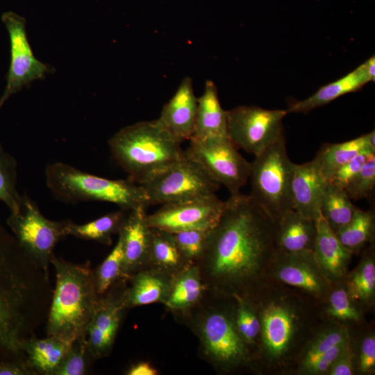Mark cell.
Wrapping results in <instances>:
<instances>
[{"label": "cell", "instance_id": "obj_14", "mask_svg": "<svg viewBox=\"0 0 375 375\" xmlns=\"http://www.w3.org/2000/svg\"><path fill=\"white\" fill-rule=\"evenodd\" d=\"M225 201L215 194L161 205L155 212L147 215L149 227L177 233L188 230L208 231L217 222Z\"/></svg>", "mask_w": 375, "mask_h": 375}, {"label": "cell", "instance_id": "obj_44", "mask_svg": "<svg viewBox=\"0 0 375 375\" xmlns=\"http://www.w3.org/2000/svg\"><path fill=\"white\" fill-rule=\"evenodd\" d=\"M34 368L25 356L1 360L0 375H35Z\"/></svg>", "mask_w": 375, "mask_h": 375}, {"label": "cell", "instance_id": "obj_38", "mask_svg": "<svg viewBox=\"0 0 375 375\" xmlns=\"http://www.w3.org/2000/svg\"><path fill=\"white\" fill-rule=\"evenodd\" d=\"M233 297L235 318L238 331L256 356L260 330L257 312L249 299L239 297Z\"/></svg>", "mask_w": 375, "mask_h": 375}, {"label": "cell", "instance_id": "obj_42", "mask_svg": "<svg viewBox=\"0 0 375 375\" xmlns=\"http://www.w3.org/2000/svg\"><path fill=\"white\" fill-rule=\"evenodd\" d=\"M375 154L369 151L362 152L337 169L327 181L328 183L344 189L348 183L360 172L368 158Z\"/></svg>", "mask_w": 375, "mask_h": 375}, {"label": "cell", "instance_id": "obj_18", "mask_svg": "<svg viewBox=\"0 0 375 375\" xmlns=\"http://www.w3.org/2000/svg\"><path fill=\"white\" fill-rule=\"evenodd\" d=\"M145 209L140 206L128 210L118 233L123 239V274L127 280L147 266L150 227Z\"/></svg>", "mask_w": 375, "mask_h": 375}, {"label": "cell", "instance_id": "obj_43", "mask_svg": "<svg viewBox=\"0 0 375 375\" xmlns=\"http://www.w3.org/2000/svg\"><path fill=\"white\" fill-rule=\"evenodd\" d=\"M349 340L341 342L323 353L308 366L301 375H327L333 362L347 346Z\"/></svg>", "mask_w": 375, "mask_h": 375}, {"label": "cell", "instance_id": "obj_26", "mask_svg": "<svg viewBox=\"0 0 375 375\" xmlns=\"http://www.w3.org/2000/svg\"><path fill=\"white\" fill-rule=\"evenodd\" d=\"M375 132L340 143L324 144L313 159L328 181L334 172L358 154L369 151L375 153Z\"/></svg>", "mask_w": 375, "mask_h": 375}, {"label": "cell", "instance_id": "obj_4", "mask_svg": "<svg viewBox=\"0 0 375 375\" xmlns=\"http://www.w3.org/2000/svg\"><path fill=\"white\" fill-rule=\"evenodd\" d=\"M197 338L199 355L219 374H260L256 356L239 333L233 297L206 290L188 310L172 313Z\"/></svg>", "mask_w": 375, "mask_h": 375}, {"label": "cell", "instance_id": "obj_34", "mask_svg": "<svg viewBox=\"0 0 375 375\" xmlns=\"http://www.w3.org/2000/svg\"><path fill=\"white\" fill-rule=\"evenodd\" d=\"M354 374H375V331L367 322L348 328Z\"/></svg>", "mask_w": 375, "mask_h": 375}, {"label": "cell", "instance_id": "obj_19", "mask_svg": "<svg viewBox=\"0 0 375 375\" xmlns=\"http://www.w3.org/2000/svg\"><path fill=\"white\" fill-rule=\"evenodd\" d=\"M326 184V179L314 160L294 164L292 182L294 210L317 221L321 217L320 206Z\"/></svg>", "mask_w": 375, "mask_h": 375}, {"label": "cell", "instance_id": "obj_46", "mask_svg": "<svg viewBox=\"0 0 375 375\" xmlns=\"http://www.w3.org/2000/svg\"><path fill=\"white\" fill-rule=\"evenodd\" d=\"M158 370L148 362H139L128 368L127 375H156Z\"/></svg>", "mask_w": 375, "mask_h": 375}, {"label": "cell", "instance_id": "obj_28", "mask_svg": "<svg viewBox=\"0 0 375 375\" xmlns=\"http://www.w3.org/2000/svg\"><path fill=\"white\" fill-rule=\"evenodd\" d=\"M189 265L182 256L173 233L150 227L147 267L174 276Z\"/></svg>", "mask_w": 375, "mask_h": 375}, {"label": "cell", "instance_id": "obj_8", "mask_svg": "<svg viewBox=\"0 0 375 375\" xmlns=\"http://www.w3.org/2000/svg\"><path fill=\"white\" fill-rule=\"evenodd\" d=\"M293 163L285 137L267 147L251 162V197L276 222L294 210L292 182Z\"/></svg>", "mask_w": 375, "mask_h": 375}, {"label": "cell", "instance_id": "obj_6", "mask_svg": "<svg viewBox=\"0 0 375 375\" xmlns=\"http://www.w3.org/2000/svg\"><path fill=\"white\" fill-rule=\"evenodd\" d=\"M181 144L157 119L126 126L108 141L113 158L137 184L181 159Z\"/></svg>", "mask_w": 375, "mask_h": 375}, {"label": "cell", "instance_id": "obj_39", "mask_svg": "<svg viewBox=\"0 0 375 375\" xmlns=\"http://www.w3.org/2000/svg\"><path fill=\"white\" fill-rule=\"evenodd\" d=\"M86 334L76 337L71 343L53 375H83L87 373L90 360Z\"/></svg>", "mask_w": 375, "mask_h": 375}, {"label": "cell", "instance_id": "obj_15", "mask_svg": "<svg viewBox=\"0 0 375 375\" xmlns=\"http://www.w3.org/2000/svg\"><path fill=\"white\" fill-rule=\"evenodd\" d=\"M126 279H122L107 292L99 295L92 321L85 334L88 347L93 360L110 355L126 310Z\"/></svg>", "mask_w": 375, "mask_h": 375}, {"label": "cell", "instance_id": "obj_5", "mask_svg": "<svg viewBox=\"0 0 375 375\" xmlns=\"http://www.w3.org/2000/svg\"><path fill=\"white\" fill-rule=\"evenodd\" d=\"M56 281L47 317V334L67 342L85 333L98 302L90 261L68 262L54 253L51 258Z\"/></svg>", "mask_w": 375, "mask_h": 375}, {"label": "cell", "instance_id": "obj_17", "mask_svg": "<svg viewBox=\"0 0 375 375\" xmlns=\"http://www.w3.org/2000/svg\"><path fill=\"white\" fill-rule=\"evenodd\" d=\"M197 98L192 80L185 76L169 101L164 105L159 123L180 143L190 140L194 134Z\"/></svg>", "mask_w": 375, "mask_h": 375}, {"label": "cell", "instance_id": "obj_36", "mask_svg": "<svg viewBox=\"0 0 375 375\" xmlns=\"http://www.w3.org/2000/svg\"><path fill=\"white\" fill-rule=\"evenodd\" d=\"M118 235L117 242L112 251L93 270L95 288L99 295L104 294L120 280L126 279L123 274V239L120 234Z\"/></svg>", "mask_w": 375, "mask_h": 375}, {"label": "cell", "instance_id": "obj_33", "mask_svg": "<svg viewBox=\"0 0 375 375\" xmlns=\"http://www.w3.org/2000/svg\"><path fill=\"white\" fill-rule=\"evenodd\" d=\"M128 211L120 208L84 224H76L69 220L65 228L66 234L111 245L112 236L119 233Z\"/></svg>", "mask_w": 375, "mask_h": 375}, {"label": "cell", "instance_id": "obj_37", "mask_svg": "<svg viewBox=\"0 0 375 375\" xmlns=\"http://www.w3.org/2000/svg\"><path fill=\"white\" fill-rule=\"evenodd\" d=\"M17 161L0 144V201L8 206L10 212L19 210L22 199L17 190Z\"/></svg>", "mask_w": 375, "mask_h": 375}, {"label": "cell", "instance_id": "obj_20", "mask_svg": "<svg viewBox=\"0 0 375 375\" xmlns=\"http://www.w3.org/2000/svg\"><path fill=\"white\" fill-rule=\"evenodd\" d=\"M317 233L314 248L315 258L327 278L333 283L344 281L352 253L338 238L321 216L317 221Z\"/></svg>", "mask_w": 375, "mask_h": 375}, {"label": "cell", "instance_id": "obj_13", "mask_svg": "<svg viewBox=\"0 0 375 375\" xmlns=\"http://www.w3.org/2000/svg\"><path fill=\"white\" fill-rule=\"evenodd\" d=\"M1 20L9 35L10 60L7 83L0 98V109L12 94L34 81L44 78L53 69L35 57L28 40L24 17L8 11L2 15Z\"/></svg>", "mask_w": 375, "mask_h": 375}, {"label": "cell", "instance_id": "obj_7", "mask_svg": "<svg viewBox=\"0 0 375 375\" xmlns=\"http://www.w3.org/2000/svg\"><path fill=\"white\" fill-rule=\"evenodd\" d=\"M45 178L53 195L65 202L105 201L125 210L149 206L143 188L130 179H108L58 162L47 167Z\"/></svg>", "mask_w": 375, "mask_h": 375}, {"label": "cell", "instance_id": "obj_41", "mask_svg": "<svg viewBox=\"0 0 375 375\" xmlns=\"http://www.w3.org/2000/svg\"><path fill=\"white\" fill-rule=\"evenodd\" d=\"M208 231L188 230L173 233L178 247L188 264H197L206 243Z\"/></svg>", "mask_w": 375, "mask_h": 375}, {"label": "cell", "instance_id": "obj_3", "mask_svg": "<svg viewBox=\"0 0 375 375\" xmlns=\"http://www.w3.org/2000/svg\"><path fill=\"white\" fill-rule=\"evenodd\" d=\"M248 299L260 326L256 350L260 375H292L305 344L324 320L319 303L272 279Z\"/></svg>", "mask_w": 375, "mask_h": 375}, {"label": "cell", "instance_id": "obj_24", "mask_svg": "<svg viewBox=\"0 0 375 375\" xmlns=\"http://www.w3.org/2000/svg\"><path fill=\"white\" fill-rule=\"evenodd\" d=\"M192 138L197 139L228 138L226 110L222 108L217 87L210 80L206 81L203 93L197 98L195 127Z\"/></svg>", "mask_w": 375, "mask_h": 375}, {"label": "cell", "instance_id": "obj_12", "mask_svg": "<svg viewBox=\"0 0 375 375\" xmlns=\"http://www.w3.org/2000/svg\"><path fill=\"white\" fill-rule=\"evenodd\" d=\"M189 140L185 153L231 194L239 193L249 178L251 162L239 153L230 139L191 138Z\"/></svg>", "mask_w": 375, "mask_h": 375}, {"label": "cell", "instance_id": "obj_25", "mask_svg": "<svg viewBox=\"0 0 375 375\" xmlns=\"http://www.w3.org/2000/svg\"><path fill=\"white\" fill-rule=\"evenodd\" d=\"M357 266L348 272L344 284L350 298L366 313L375 306V247L372 244L361 253Z\"/></svg>", "mask_w": 375, "mask_h": 375}, {"label": "cell", "instance_id": "obj_2", "mask_svg": "<svg viewBox=\"0 0 375 375\" xmlns=\"http://www.w3.org/2000/svg\"><path fill=\"white\" fill-rule=\"evenodd\" d=\"M48 272L0 223V358L25 356L22 344L47 320L53 294Z\"/></svg>", "mask_w": 375, "mask_h": 375}, {"label": "cell", "instance_id": "obj_40", "mask_svg": "<svg viewBox=\"0 0 375 375\" xmlns=\"http://www.w3.org/2000/svg\"><path fill=\"white\" fill-rule=\"evenodd\" d=\"M374 186L375 154H372L344 190L351 199L358 201L369 197Z\"/></svg>", "mask_w": 375, "mask_h": 375}, {"label": "cell", "instance_id": "obj_30", "mask_svg": "<svg viewBox=\"0 0 375 375\" xmlns=\"http://www.w3.org/2000/svg\"><path fill=\"white\" fill-rule=\"evenodd\" d=\"M349 339V330L345 326L323 320L305 344L292 375H301L320 356Z\"/></svg>", "mask_w": 375, "mask_h": 375}, {"label": "cell", "instance_id": "obj_9", "mask_svg": "<svg viewBox=\"0 0 375 375\" xmlns=\"http://www.w3.org/2000/svg\"><path fill=\"white\" fill-rule=\"evenodd\" d=\"M138 185L145 191L149 205H162L213 194L220 187L185 152L181 159Z\"/></svg>", "mask_w": 375, "mask_h": 375}, {"label": "cell", "instance_id": "obj_23", "mask_svg": "<svg viewBox=\"0 0 375 375\" xmlns=\"http://www.w3.org/2000/svg\"><path fill=\"white\" fill-rule=\"evenodd\" d=\"M173 276L147 267L130 277L125 292V302L129 309L153 303L164 304L169 294Z\"/></svg>", "mask_w": 375, "mask_h": 375}, {"label": "cell", "instance_id": "obj_45", "mask_svg": "<svg viewBox=\"0 0 375 375\" xmlns=\"http://www.w3.org/2000/svg\"><path fill=\"white\" fill-rule=\"evenodd\" d=\"M353 362L349 340L330 368L327 375H353Z\"/></svg>", "mask_w": 375, "mask_h": 375}, {"label": "cell", "instance_id": "obj_27", "mask_svg": "<svg viewBox=\"0 0 375 375\" xmlns=\"http://www.w3.org/2000/svg\"><path fill=\"white\" fill-rule=\"evenodd\" d=\"M206 288L196 264H191L175 274L164 306L172 314L195 306L203 298Z\"/></svg>", "mask_w": 375, "mask_h": 375}, {"label": "cell", "instance_id": "obj_16", "mask_svg": "<svg viewBox=\"0 0 375 375\" xmlns=\"http://www.w3.org/2000/svg\"><path fill=\"white\" fill-rule=\"evenodd\" d=\"M269 278L299 290L319 303L325 299L333 287L313 251H278Z\"/></svg>", "mask_w": 375, "mask_h": 375}, {"label": "cell", "instance_id": "obj_29", "mask_svg": "<svg viewBox=\"0 0 375 375\" xmlns=\"http://www.w3.org/2000/svg\"><path fill=\"white\" fill-rule=\"evenodd\" d=\"M71 343L55 336H33L24 342L22 351L38 374L53 375Z\"/></svg>", "mask_w": 375, "mask_h": 375}, {"label": "cell", "instance_id": "obj_47", "mask_svg": "<svg viewBox=\"0 0 375 375\" xmlns=\"http://www.w3.org/2000/svg\"><path fill=\"white\" fill-rule=\"evenodd\" d=\"M367 69L371 78V81H375V57L373 55L367 60L365 61Z\"/></svg>", "mask_w": 375, "mask_h": 375}, {"label": "cell", "instance_id": "obj_35", "mask_svg": "<svg viewBox=\"0 0 375 375\" xmlns=\"http://www.w3.org/2000/svg\"><path fill=\"white\" fill-rule=\"evenodd\" d=\"M351 200L344 189L327 182L320 214L334 232L346 225L358 208Z\"/></svg>", "mask_w": 375, "mask_h": 375}, {"label": "cell", "instance_id": "obj_10", "mask_svg": "<svg viewBox=\"0 0 375 375\" xmlns=\"http://www.w3.org/2000/svg\"><path fill=\"white\" fill-rule=\"evenodd\" d=\"M69 219L53 221L46 218L37 203L27 194L22 195L19 210L10 212L7 224L18 244L41 269L49 273L56 244L67 235Z\"/></svg>", "mask_w": 375, "mask_h": 375}, {"label": "cell", "instance_id": "obj_32", "mask_svg": "<svg viewBox=\"0 0 375 375\" xmlns=\"http://www.w3.org/2000/svg\"><path fill=\"white\" fill-rule=\"evenodd\" d=\"M335 233L353 255L361 253L368 244H374L375 238L374 211L358 208L351 220Z\"/></svg>", "mask_w": 375, "mask_h": 375}, {"label": "cell", "instance_id": "obj_1", "mask_svg": "<svg viewBox=\"0 0 375 375\" xmlns=\"http://www.w3.org/2000/svg\"><path fill=\"white\" fill-rule=\"evenodd\" d=\"M276 222L251 197L231 194L208 231L196 264L206 290L250 299L267 281L278 253Z\"/></svg>", "mask_w": 375, "mask_h": 375}, {"label": "cell", "instance_id": "obj_22", "mask_svg": "<svg viewBox=\"0 0 375 375\" xmlns=\"http://www.w3.org/2000/svg\"><path fill=\"white\" fill-rule=\"evenodd\" d=\"M369 81L371 78L365 62L342 78L322 86L310 97L290 103L286 110L288 113L309 112L344 94L361 90Z\"/></svg>", "mask_w": 375, "mask_h": 375}, {"label": "cell", "instance_id": "obj_31", "mask_svg": "<svg viewBox=\"0 0 375 375\" xmlns=\"http://www.w3.org/2000/svg\"><path fill=\"white\" fill-rule=\"evenodd\" d=\"M319 308L322 319L338 322L347 328L366 322L365 313L350 298L343 281L333 284Z\"/></svg>", "mask_w": 375, "mask_h": 375}, {"label": "cell", "instance_id": "obj_21", "mask_svg": "<svg viewBox=\"0 0 375 375\" xmlns=\"http://www.w3.org/2000/svg\"><path fill=\"white\" fill-rule=\"evenodd\" d=\"M276 222L278 251L288 253L314 251L317 233L316 220L292 210Z\"/></svg>", "mask_w": 375, "mask_h": 375}, {"label": "cell", "instance_id": "obj_11", "mask_svg": "<svg viewBox=\"0 0 375 375\" xmlns=\"http://www.w3.org/2000/svg\"><path fill=\"white\" fill-rule=\"evenodd\" d=\"M286 110L240 106L226 110L227 135L238 149L258 156L284 137Z\"/></svg>", "mask_w": 375, "mask_h": 375}]
</instances>
